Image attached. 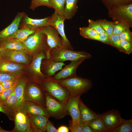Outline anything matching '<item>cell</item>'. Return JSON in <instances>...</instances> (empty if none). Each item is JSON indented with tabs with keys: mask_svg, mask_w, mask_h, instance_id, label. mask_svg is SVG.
Returning a JSON list of instances; mask_svg holds the SVG:
<instances>
[{
	"mask_svg": "<svg viewBox=\"0 0 132 132\" xmlns=\"http://www.w3.org/2000/svg\"><path fill=\"white\" fill-rule=\"evenodd\" d=\"M56 80L69 92L70 96L81 95L88 91L93 86L92 82L90 80L77 75Z\"/></svg>",
	"mask_w": 132,
	"mask_h": 132,
	"instance_id": "1",
	"label": "cell"
},
{
	"mask_svg": "<svg viewBox=\"0 0 132 132\" xmlns=\"http://www.w3.org/2000/svg\"><path fill=\"white\" fill-rule=\"evenodd\" d=\"M23 43L26 53L34 55L42 51L46 53V58H50L51 48L47 44L46 36L43 32L41 27L30 35Z\"/></svg>",
	"mask_w": 132,
	"mask_h": 132,
	"instance_id": "2",
	"label": "cell"
},
{
	"mask_svg": "<svg viewBox=\"0 0 132 132\" xmlns=\"http://www.w3.org/2000/svg\"><path fill=\"white\" fill-rule=\"evenodd\" d=\"M50 58L55 61L63 62L90 59L92 56L84 51H74L64 48L51 49Z\"/></svg>",
	"mask_w": 132,
	"mask_h": 132,
	"instance_id": "3",
	"label": "cell"
},
{
	"mask_svg": "<svg viewBox=\"0 0 132 132\" xmlns=\"http://www.w3.org/2000/svg\"><path fill=\"white\" fill-rule=\"evenodd\" d=\"M40 84L44 92L61 102L66 104L71 96L52 77H47Z\"/></svg>",
	"mask_w": 132,
	"mask_h": 132,
	"instance_id": "4",
	"label": "cell"
},
{
	"mask_svg": "<svg viewBox=\"0 0 132 132\" xmlns=\"http://www.w3.org/2000/svg\"><path fill=\"white\" fill-rule=\"evenodd\" d=\"M45 98V108L50 116L60 120L69 115L66 103L60 102L44 92Z\"/></svg>",
	"mask_w": 132,
	"mask_h": 132,
	"instance_id": "5",
	"label": "cell"
},
{
	"mask_svg": "<svg viewBox=\"0 0 132 132\" xmlns=\"http://www.w3.org/2000/svg\"><path fill=\"white\" fill-rule=\"evenodd\" d=\"M109 17L113 20L132 26V3L114 7L108 11Z\"/></svg>",
	"mask_w": 132,
	"mask_h": 132,
	"instance_id": "6",
	"label": "cell"
},
{
	"mask_svg": "<svg viewBox=\"0 0 132 132\" xmlns=\"http://www.w3.org/2000/svg\"><path fill=\"white\" fill-rule=\"evenodd\" d=\"M81 96H70L66 103L68 111L72 118L69 123V128L71 132H76L77 127L81 121L78 106Z\"/></svg>",
	"mask_w": 132,
	"mask_h": 132,
	"instance_id": "7",
	"label": "cell"
},
{
	"mask_svg": "<svg viewBox=\"0 0 132 132\" xmlns=\"http://www.w3.org/2000/svg\"><path fill=\"white\" fill-rule=\"evenodd\" d=\"M29 101L45 108V98L43 91L38 85L31 84L25 88L24 101Z\"/></svg>",
	"mask_w": 132,
	"mask_h": 132,
	"instance_id": "8",
	"label": "cell"
},
{
	"mask_svg": "<svg viewBox=\"0 0 132 132\" xmlns=\"http://www.w3.org/2000/svg\"><path fill=\"white\" fill-rule=\"evenodd\" d=\"M65 19L63 16H61L54 12L49 20L50 24L56 29L61 37L64 47L66 49L73 50V48L67 38L64 30V22Z\"/></svg>",
	"mask_w": 132,
	"mask_h": 132,
	"instance_id": "9",
	"label": "cell"
},
{
	"mask_svg": "<svg viewBox=\"0 0 132 132\" xmlns=\"http://www.w3.org/2000/svg\"><path fill=\"white\" fill-rule=\"evenodd\" d=\"M15 126L12 132H33L27 114L20 109L15 111L13 115Z\"/></svg>",
	"mask_w": 132,
	"mask_h": 132,
	"instance_id": "10",
	"label": "cell"
},
{
	"mask_svg": "<svg viewBox=\"0 0 132 132\" xmlns=\"http://www.w3.org/2000/svg\"><path fill=\"white\" fill-rule=\"evenodd\" d=\"M45 53L41 51L34 55L33 61L30 65V68L33 74L36 82L39 84L47 77L42 73L41 70L42 60L46 58Z\"/></svg>",
	"mask_w": 132,
	"mask_h": 132,
	"instance_id": "11",
	"label": "cell"
},
{
	"mask_svg": "<svg viewBox=\"0 0 132 132\" xmlns=\"http://www.w3.org/2000/svg\"><path fill=\"white\" fill-rule=\"evenodd\" d=\"M100 116L110 132H114L115 129L121 124L122 118L120 112L114 109L102 113Z\"/></svg>",
	"mask_w": 132,
	"mask_h": 132,
	"instance_id": "12",
	"label": "cell"
},
{
	"mask_svg": "<svg viewBox=\"0 0 132 132\" xmlns=\"http://www.w3.org/2000/svg\"><path fill=\"white\" fill-rule=\"evenodd\" d=\"M0 57L6 60L19 64H28L30 61L26 53L17 50L3 49L0 52Z\"/></svg>",
	"mask_w": 132,
	"mask_h": 132,
	"instance_id": "13",
	"label": "cell"
},
{
	"mask_svg": "<svg viewBox=\"0 0 132 132\" xmlns=\"http://www.w3.org/2000/svg\"><path fill=\"white\" fill-rule=\"evenodd\" d=\"M41 28L46 36L47 44L51 49L64 48L61 38L53 26L46 25L42 27Z\"/></svg>",
	"mask_w": 132,
	"mask_h": 132,
	"instance_id": "14",
	"label": "cell"
},
{
	"mask_svg": "<svg viewBox=\"0 0 132 132\" xmlns=\"http://www.w3.org/2000/svg\"><path fill=\"white\" fill-rule=\"evenodd\" d=\"M50 16L40 19H33L29 17L25 13L20 22L19 29L26 28L38 29L42 27L51 25L49 22Z\"/></svg>",
	"mask_w": 132,
	"mask_h": 132,
	"instance_id": "15",
	"label": "cell"
},
{
	"mask_svg": "<svg viewBox=\"0 0 132 132\" xmlns=\"http://www.w3.org/2000/svg\"><path fill=\"white\" fill-rule=\"evenodd\" d=\"M25 14L23 12H18L11 23L0 32V42L8 39L19 29L21 21Z\"/></svg>",
	"mask_w": 132,
	"mask_h": 132,
	"instance_id": "16",
	"label": "cell"
},
{
	"mask_svg": "<svg viewBox=\"0 0 132 132\" xmlns=\"http://www.w3.org/2000/svg\"><path fill=\"white\" fill-rule=\"evenodd\" d=\"M84 60L71 61L70 63L66 65L60 71L52 77L57 80L76 76V71L78 67Z\"/></svg>",
	"mask_w": 132,
	"mask_h": 132,
	"instance_id": "17",
	"label": "cell"
},
{
	"mask_svg": "<svg viewBox=\"0 0 132 132\" xmlns=\"http://www.w3.org/2000/svg\"><path fill=\"white\" fill-rule=\"evenodd\" d=\"M18 109L27 114L42 115L49 118L50 117L45 108L31 102L24 101Z\"/></svg>",
	"mask_w": 132,
	"mask_h": 132,
	"instance_id": "18",
	"label": "cell"
},
{
	"mask_svg": "<svg viewBox=\"0 0 132 132\" xmlns=\"http://www.w3.org/2000/svg\"><path fill=\"white\" fill-rule=\"evenodd\" d=\"M24 65L3 59L0 57V72H6L19 77Z\"/></svg>",
	"mask_w": 132,
	"mask_h": 132,
	"instance_id": "19",
	"label": "cell"
},
{
	"mask_svg": "<svg viewBox=\"0 0 132 132\" xmlns=\"http://www.w3.org/2000/svg\"><path fill=\"white\" fill-rule=\"evenodd\" d=\"M46 59L43 62H42L41 64L43 65L44 75L47 77L53 76L57 71L61 70L63 66L66 65L63 62L55 61L50 58Z\"/></svg>",
	"mask_w": 132,
	"mask_h": 132,
	"instance_id": "20",
	"label": "cell"
},
{
	"mask_svg": "<svg viewBox=\"0 0 132 132\" xmlns=\"http://www.w3.org/2000/svg\"><path fill=\"white\" fill-rule=\"evenodd\" d=\"M78 106L80 119L84 123L88 124L91 121L99 117L100 114H98L88 108L80 98Z\"/></svg>",
	"mask_w": 132,
	"mask_h": 132,
	"instance_id": "21",
	"label": "cell"
},
{
	"mask_svg": "<svg viewBox=\"0 0 132 132\" xmlns=\"http://www.w3.org/2000/svg\"><path fill=\"white\" fill-rule=\"evenodd\" d=\"M26 83L27 80L25 79H18L14 90L16 100V110L19 109L24 102L25 89Z\"/></svg>",
	"mask_w": 132,
	"mask_h": 132,
	"instance_id": "22",
	"label": "cell"
},
{
	"mask_svg": "<svg viewBox=\"0 0 132 132\" xmlns=\"http://www.w3.org/2000/svg\"><path fill=\"white\" fill-rule=\"evenodd\" d=\"M0 48L20 51L26 53L23 43L15 38L9 39L0 42Z\"/></svg>",
	"mask_w": 132,
	"mask_h": 132,
	"instance_id": "23",
	"label": "cell"
},
{
	"mask_svg": "<svg viewBox=\"0 0 132 132\" xmlns=\"http://www.w3.org/2000/svg\"><path fill=\"white\" fill-rule=\"evenodd\" d=\"M27 114L30 120L36 128L40 130L41 132L46 131V126L47 123L49 120V117L42 115Z\"/></svg>",
	"mask_w": 132,
	"mask_h": 132,
	"instance_id": "24",
	"label": "cell"
},
{
	"mask_svg": "<svg viewBox=\"0 0 132 132\" xmlns=\"http://www.w3.org/2000/svg\"><path fill=\"white\" fill-rule=\"evenodd\" d=\"M78 0H66L64 16L65 19H70L77 12Z\"/></svg>",
	"mask_w": 132,
	"mask_h": 132,
	"instance_id": "25",
	"label": "cell"
},
{
	"mask_svg": "<svg viewBox=\"0 0 132 132\" xmlns=\"http://www.w3.org/2000/svg\"><path fill=\"white\" fill-rule=\"evenodd\" d=\"M38 29H32L26 28L19 29L8 39L15 38L24 43L30 35L35 32Z\"/></svg>",
	"mask_w": 132,
	"mask_h": 132,
	"instance_id": "26",
	"label": "cell"
},
{
	"mask_svg": "<svg viewBox=\"0 0 132 132\" xmlns=\"http://www.w3.org/2000/svg\"><path fill=\"white\" fill-rule=\"evenodd\" d=\"M14 90L2 104L11 115L13 120L14 113L16 110V99Z\"/></svg>",
	"mask_w": 132,
	"mask_h": 132,
	"instance_id": "27",
	"label": "cell"
},
{
	"mask_svg": "<svg viewBox=\"0 0 132 132\" xmlns=\"http://www.w3.org/2000/svg\"><path fill=\"white\" fill-rule=\"evenodd\" d=\"M88 124L95 132H110L100 116L91 121Z\"/></svg>",
	"mask_w": 132,
	"mask_h": 132,
	"instance_id": "28",
	"label": "cell"
},
{
	"mask_svg": "<svg viewBox=\"0 0 132 132\" xmlns=\"http://www.w3.org/2000/svg\"><path fill=\"white\" fill-rule=\"evenodd\" d=\"M80 33L84 37L97 40L99 34L89 27L79 28Z\"/></svg>",
	"mask_w": 132,
	"mask_h": 132,
	"instance_id": "29",
	"label": "cell"
},
{
	"mask_svg": "<svg viewBox=\"0 0 132 132\" xmlns=\"http://www.w3.org/2000/svg\"><path fill=\"white\" fill-rule=\"evenodd\" d=\"M132 119L126 120L122 118L120 125L114 130V132H132Z\"/></svg>",
	"mask_w": 132,
	"mask_h": 132,
	"instance_id": "30",
	"label": "cell"
},
{
	"mask_svg": "<svg viewBox=\"0 0 132 132\" xmlns=\"http://www.w3.org/2000/svg\"><path fill=\"white\" fill-rule=\"evenodd\" d=\"M52 8L55 9V12L64 16L66 0H50Z\"/></svg>",
	"mask_w": 132,
	"mask_h": 132,
	"instance_id": "31",
	"label": "cell"
},
{
	"mask_svg": "<svg viewBox=\"0 0 132 132\" xmlns=\"http://www.w3.org/2000/svg\"><path fill=\"white\" fill-rule=\"evenodd\" d=\"M96 21L110 37L112 34L115 22L105 19H98Z\"/></svg>",
	"mask_w": 132,
	"mask_h": 132,
	"instance_id": "32",
	"label": "cell"
},
{
	"mask_svg": "<svg viewBox=\"0 0 132 132\" xmlns=\"http://www.w3.org/2000/svg\"><path fill=\"white\" fill-rule=\"evenodd\" d=\"M108 11L116 6L132 3V0H101Z\"/></svg>",
	"mask_w": 132,
	"mask_h": 132,
	"instance_id": "33",
	"label": "cell"
},
{
	"mask_svg": "<svg viewBox=\"0 0 132 132\" xmlns=\"http://www.w3.org/2000/svg\"><path fill=\"white\" fill-rule=\"evenodd\" d=\"M41 6L52 8L50 0H31L30 8L32 10L34 11L37 7Z\"/></svg>",
	"mask_w": 132,
	"mask_h": 132,
	"instance_id": "34",
	"label": "cell"
},
{
	"mask_svg": "<svg viewBox=\"0 0 132 132\" xmlns=\"http://www.w3.org/2000/svg\"><path fill=\"white\" fill-rule=\"evenodd\" d=\"M121 52L129 55L132 52V42L125 40H121Z\"/></svg>",
	"mask_w": 132,
	"mask_h": 132,
	"instance_id": "35",
	"label": "cell"
},
{
	"mask_svg": "<svg viewBox=\"0 0 132 132\" xmlns=\"http://www.w3.org/2000/svg\"><path fill=\"white\" fill-rule=\"evenodd\" d=\"M88 27L91 28L99 34L106 33L101 26L97 21L89 19L88 21Z\"/></svg>",
	"mask_w": 132,
	"mask_h": 132,
	"instance_id": "36",
	"label": "cell"
},
{
	"mask_svg": "<svg viewBox=\"0 0 132 132\" xmlns=\"http://www.w3.org/2000/svg\"><path fill=\"white\" fill-rule=\"evenodd\" d=\"M17 82L11 88L5 89L0 93V103L2 104L13 92Z\"/></svg>",
	"mask_w": 132,
	"mask_h": 132,
	"instance_id": "37",
	"label": "cell"
},
{
	"mask_svg": "<svg viewBox=\"0 0 132 132\" xmlns=\"http://www.w3.org/2000/svg\"><path fill=\"white\" fill-rule=\"evenodd\" d=\"M115 23L113 28L112 34L119 35L121 33L126 29L130 28V27L124 23L119 22Z\"/></svg>",
	"mask_w": 132,
	"mask_h": 132,
	"instance_id": "38",
	"label": "cell"
},
{
	"mask_svg": "<svg viewBox=\"0 0 132 132\" xmlns=\"http://www.w3.org/2000/svg\"><path fill=\"white\" fill-rule=\"evenodd\" d=\"M121 41L119 35L112 34L110 36V45L115 47L120 52Z\"/></svg>",
	"mask_w": 132,
	"mask_h": 132,
	"instance_id": "39",
	"label": "cell"
},
{
	"mask_svg": "<svg viewBox=\"0 0 132 132\" xmlns=\"http://www.w3.org/2000/svg\"><path fill=\"white\" fill-rule=\"evenodd\" d=\"M121 40H125L132 42V34L130 28L128 29L121 33L119 35Z\"/></svg>",
	"mask_w": 132,
	"mask_h": 132,
	"instance_id": "40",
	"label": "cell"
},
{
	"mask_svg": "<svg viewBox=\"0 0 132 132\" xmlns=\"http://www.w3.org/2000/svg\"><path fill=\"white\" fill-rule=\"evenodd\" d=\"M18 77H19L9 73L0 72V83L5 81Z\"/></svg>",
	"mask_w": 132,
	"mask_h": 132,
	"instance_id": "41",
	"label": "cell"
},
{
	"mask_svg": "<svg viewBox=\"0 0 132 132\" xmlns=\"http://www.w3.org/2000/svg\"><path fill=\"white\" fill-rule=\"evenodd\" d=\"M19 77L4 81L0 83L4 89L10 88L17 83Z\"/></svg>",
	"mask_w": 132,
	"mask_h": 132,
	"instance_id": "42",
	"label": "cell"
},
{
	"mask_svg": "<svg viewBox=\"0 0 132 132\" xmlns=\"http://www.w3.org/2000/svg\"><path fill=\"white\" fill-rule=\"evenodd\" d=\"M110 37L106 33L99 34L97 41L110 45Z\"/></svg>",
	"mask_w": 132,
	"mask_h": 132,
	"instance_id": "43",
	"label": "cell"
},
{
	"mask_svg": "<svg viewBox=\"0 0 132 132\" xmlns=\"http://www.w3.org/2000/svg\"><path fill=\"white\" fill-rule=\"evenodd\" d=\"M46 131L47 132H57V129L55 128L53 123L49 120L46 124Z\"/></svg>",
	"mask_w": 132,
	"mask_h": 132,
	"instance_id": "44",
	"label": "cell"
},
{
	"mask_svg": "<svg viewBox=\"0 0 132 132\" xmlns=\"http://www.w3.org/2000/svg\"><path fill=\"white\" fill-rule=\"evenodd\" d=\"M81 125L83 132H95L88 124L84 123L81 122Z\"/></svg>",
	"mask_w": 132,
	"mask_h": 132,
	"instance_id": "45",
	"label": "cell"
},
{
	"mask_svg": "<svg viewBox=\"0 0 132 132\" xmlns=\"http://www.w3.org/2000/svg\"><path fill=\"white\" fill-rule=\"evenodd\" d=\"M0 112L6 115L10 119L13 120V118L11 115L3 105L0 103Z\"/></svg>",
	"mask_w": 132,
	"mask_h": 132,
	"instance_id": "46",
	"label": "cell"
},
{
	"mask_svg": "<svg viewBox=\"0 0 132 132\" xmlns=\"http://www.w3.org/2000/svg\"><path fill=\"white\" fill-rule=\"evenodd\" d=\"M57 130V132H68L69 129L66 126H62L59 127Z\"/></svg>",
	"mask_w": 132,
	"mask_h": 132,
	"instance_id": "47",
	"label": "cell"
},
{
	"mask_svg": "<svg viewBox=\"0 0 132 132\" xmlns=\"http://www.w3.org/2000/svg\"><path fill=\"white\" fill-rule=\"evenodd\" d=\"M11 131H8L3 129L0 125V132H11Z\"/></svg>",
	"mask_w": 132,
	"mask_h": 132,
	"instance_id": "48",
	"label": "cell"
},
{
	"mask_svg": "<svg viewBox=\"0 0 132 132\" xmlns=\"http://www.w3.org/2000/svg\"><path fill=\"white\" fill-rule=\"evenodd\" d=\"M5 89L0 83V93L3 91Z\"/></svg>",
	"mask_w": 132,
	"mask_h": 132,
	"instance_id": "49",
	"label": "cell"
},
{
	"mask_svg": "<svg viewBox=\"0 0 132 132\" xmlns=\"http://www.w3.org/2000/svg\"><path fill=\"white\" fill-rule=\"evenodd\" d=\"M3 49L2 48H0V54L1 52V51Z\"/></svg>",
	"mask_w": 132,
	"mask_h": 132,
	"instance_id": "50",
	"label": "cell"
}]
</instances>
